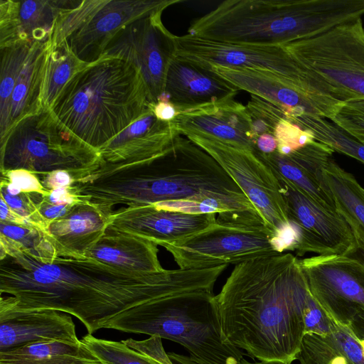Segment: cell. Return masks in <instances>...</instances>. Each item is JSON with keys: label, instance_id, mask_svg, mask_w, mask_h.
<instances>
[{"label": "cell", "instance_id": "cell-1", "mask_svg": "<svg viewBox=\"0 0 364 364\" xmlns=\"http://www.w3.org/2000/svg\"><path fill=\"white\" fill-rule=\"evenodd\" d=\"M0 307L54 309L75 316L92 334L139 304L186 292L213 291L214 267L141 272L93 259L43 262L0 237Z\"/></svg>", "mask_w": 364, "mask_h": 364}, {"label": "cell", "instance_id": "cell-2", "mask_svg": "<svg viewBox=\"0 0 364 364\" xmlns=\"http://www.w3.org/2000/svg\"><path fill=\"white\" fill-rule=\"evenodd\" d=\"M309 295L291 253L236 264L215 295L223 341L261 362L291 364L304 336Z\"/></svg>", "mask_w": 364, "mask_h": 364}, {"label": "cell", "instance_id": "cell-3", "mask_svg": "<svg viewBox=\"0 0 364 364\" xmlns=\"http://www.w3.org/2000/svg\"><path fill=\"white\" fill-rule=\"evenodd\" d=\"M76 193L111 208L191 201L218 214L219 222L264 224L235 181L205 151L187 137L178 136L172 147L149 162L97 170L75 182Z\"/></svg>", "mask_w": 364, "mask_h": 364}, {"label": "cell", "instance_id": "cell-4", "mask_svg": "<svg viewBox=\"0 0 364 364\" xmlns=\"http://www.w3.org/2000/svg\"><path fill=\"white\" fill-rule=\"evenodd\" d=\"M364 0H226L188 34L216 41L284 46L360 18Z\"/></svg>", "mask_w": 364, "mask_h": 364}, {"label": "cell", "instance_id": "cell-5", "mask_svg": "<svg viewBox=\"0 0 364 364\" xmlns=\"http://www.w3.org/2000/svg\"><path fill=\"white\" fill-rule=\"evenodd\" d=\"M152 105L137 68L102 56L73 75L50 110L72 133L99 150Z\"/></svg>", "mask_w": 364, "mask_h": 364}, {"label": "cell", "instance_id": "cell-6", "mask_svg": "<svg viewBox=\"0 0 364 364\" xmlns=\"http://www.w3.org/2000/svg\"><path fill=\"white\" fill-rule=\"evenodd\" d=\"M176 342L203 364H240L243 353L225 343L213 291L170 295L133 306L105 326Z\"/></svg>", "mask_w": 364, "mask_h": 364}, {"label": "cell", "instance_id": "cell-7", "mask_svg": "<svg viewBox=\"0 0 364 364\" xmlns=\"http://www.w3.org/2000/svg\"><path fill=\"white\" fill-rule=\"evenodd\" d=\"M102 164L99 150L72 133L47 107L22 118L0 139L1 173L23 169L39 178L65 171L75 183Z\"/></svg>", "mask_w": 364, "mask_h": 364}, {"label": "cell", "instance_id": "cell-8", "mask_svg": "<svg viewBox=\"0 0 364 364\" xmlns=\"http://www.w3.org/2000/svg\"><path fill=\"white\" fill-rule=\"evenodd\" d=\"M175 56L205 68L214 65L272 73L311 97L330 120L343 102L282 46L221 42L186 34L175 37Z\"/></svg>", "mask_w": 364, "mask_h": 364}, {"label": "cell", "instance_id": "cell-9", "mask_svg": "<svg viewBox=\"0 0 364 364\" xmlns=\"http://www.w3.org/2000/svg\"><path fill=\"white\" fill-rule=\"evenodd\" d=\"M183 0H83L58 18L49 41L51 49L65 43L81 60L91 63L124 27L163 12Z\"/></svg>", "mask_w": 364, "mask_h": 364}, {"label": "cell", "instance_id": "cell-10", "mask_svg": "<svg viewBox=\"0 0 364 364\" xmlns=\"http://www.w3.org/2000/svg\"><path fill=\"white\" fill-rule=\"evenodd\" d=\"M282 46L326 85L338 100L364 98V27L361 18Z\"/></svg>", "mask_w": 364, "mask_h": 364}, {"label": "cell", "instance_id": "cell-11", "mask_svg": "<svg viewBox=\"0 0 364 364\" xmlns=\"http://www.w3.org/2000/svg\"><path fill=\"white\" fill-rule=\"evenodd\" d=\"M187 138L209 154L235 181L265 226L279 240L284 251H294L296 234L288 219L279 182L272 170L253 151L214 139Z\"/></svg>", "mask_w": 364, "mask_h": 364}, {"label": "cell", "instance_id": "cell-12", "mask_svg": "<svg viewBox=\"0 0 364 364\" xmlns=\"http://www.w3.org/2000/svg\"><path fill=\"white\" fill-rule=\"evenodd\" d=\"M164 247L182 269L236 265L284 252L276 235L264 224L218 220L203 230Z\"/></svg>", "mask_w": 364, "mask_h": 364}, {"label": "cell", "instance_id": "cell-13", "mask_svg": "<svg viewBox=\"0 0 364 364\" xmlns=\"http://www.w3.org/2000/svg\"><path fill=\"white\" fill-rule=\"evenodd\" d=\"M162 13L138 19L124 27L102 55L125 60L137 68L153 104L164 93L168 65L175 56L176 36L163 24Z\"/></svg>", "mask_w": 364, "mask_h": 364}, {"label": "cell", "instance_id": "cell-14", "mask_svg": "<svg viewBox=\"0 0 364 364\" xmlns=\"http://www.w3.org/2000/svg\"><path fill=\"white\" fill-rule=\"evenodd\" d=\"M280 185L288 219L296 234L297 255H345L355 245V236L346 220L274 174Z\"/></svg>", "mask_w": 364, "mask_h": 364}, {"label": "cell", "instance_id": "cell-15", "mask_svg": "<svg viewBox=\"0 0 364 364\" xmlns=\"http://www.w3.org/2000/svg\"><path fill=\"white\" fill-rule=\"evenodd\" d=\"M309 289L326 314L346 325L364 308V266L343 255H315L299 259Z\"/></svg>", "mask_w": 364, "mask_h": 364}, {"label": "cell", "instance_id": "cell-16", "mask_svg": "<svg viewBox=\"0 0 364 364\" xmlns=\"http://www.w3.org/2000/svg\"><path fill=\"white\" fill-rule=\"evenodd\" d=\"M179 135L175 120L159 119L151 108L99 149L103 164L98 169L149 162L166 153Z\"/></svg>", "mask_w": 364, "mask_h": 364}, {"label": "cell", "instance_id": "cell-17", "mask_svg": "<svg viewBox=\"0 0 364 364\" xmlns=\"http://www.w3.org/2000/svg\"><path fill=\"white\" fill-rule=\"evenodd\" d=\"M216 213H186L154 205L114 211L108 229L134 235L164 247L198 233L216 220Z\"/></svg>", "mask_w": 364, "mask_h": 364}, {"label": "cell", "instance_id": "cell-18", "mask_svg": "<svg viewBox=\"0 0 364 364\" xmlns=\"http://www.w3.org/2000/svg\"><path fill=\"white\" fill-rule=\"evenodd\" d=\"M181 135L219 140L255 151L256 139L247 107L229 98L180 112L175 118Z\"/></svg>", "mask_w": 364, "mask_h": 364}, {"label": "cell", "instance_id": "cell-19", "mask_svg": "<svg viewBox=\"0 0 364 364\" xmlns=\"http://www.w3.org/2000/svg\"><path fill=\"white\" fill-rule=\"evenodd\" d=\"M77 1L0 0V48L50 40L60 16Z\"/></svg>", "mask_w": 364, "mask_h": 364}, {"label": "cell", "instance_id": "cell-20", "mask_svg": "<svg viewBox=\"0 0 364 364\" xmlns=\"http://www.w3.org/2000/svg\"><path fill=\"white\" fill-rule=\"evenodd\" d=\"M113 212L84 197L65 216L50 222L43 234L57 257L85 259L86 252L107 230Z\"/></svg>", "mask_w": 364, "mask_h": 364}, {"label": "cell", "instance_id": "cell-21", "mask_svg": "<svg viewBox=\"0 0 364 364\" xmlns=\"http://www.w3.org/2000/svg\"><path fill=\"white\" fill-rule=\"evenodd\" d=\"M238 91V88L210 69L174 56L168 65L164 93L158 100L170 102L179 114L234 98Z\"/></svg>", "mask_w": 364, "mask_h": 364}, {"label": "cell", "instance_id": "cell-22", "mask_svg": "<svg viewBox=\"0 0 364 364\" xmlns=\"http://www.w3.org/2000/svg\"><path fill=\"white\" fill-rule=\"evenodd\" d=\"M333 152L329 146L317 141L287 156L277 151L268 154L254 151L274 174L326 208L337 212L323 176V169Z\"/></svg>", "mask_w": 364, "mask_h": 364}, {"label": "cell", "instance_id": "cell-23", "mask_svg": "<svg viewBox=\"0 0 364 364\" xmlns=\"http://www.w3.org/2000/svg\"><path fill=\"white\" fill-rule=\"evenodd\" d=\"M50 341L80 342L68 314L54 309L16 311L0 307V352Z\"/></svg>", "mask_w": 364, "mask_h": 364}, {"label": "cell", "instance_id": "cell-24", "mask_svg": "<svg viewBox=\"0 0 364 364\" xmlns=\"http://www.w3.org/2000/svg\"><path fill=\"white\" fill-rule=\"evenodd\" d=\"M208 69L239 90L247 91L278 107L291 122L304 115L328 119L325 112L311 97L272 73L214 65Z\"/></svg>", "mask_w": 364, "mask_h": 364}, {"label": "cell", "instance_id": "cell-25", "mask_svg": "<svg viewBox=\"0 0 364 364\" xmlns=\"http://www.w3.org/2000/svg\"><path fill=\"white\" fill-rule=\"evenodd\" d=\"M157 246L146 238L107 228L85 257L130 271L161 272L165 269L159 260Z\"/></svg>", "mask_w": 364, "mask_h": 364}, {"label": "cell", "instance_id": "cell-26", "mask_svg": "<svg viewBox=\"0 0 364 364\" xmlns=\"http://www.w3.org/2000/svg\"><path fill=\"white\" fill-rule=\"evenodd\" d=\"M296 360L300 364H364V337L334 321L326 336L304 335Z\"/></svg>", "mask_w": 364, "mask_h": 364}, {"label": "cell", "instance_id": "cell-27", "mask_svg": "<svg viewBox=\"0 0 364 364\" xmlns=\"http://www.w3.org/2000/svg\"><path fill=\"white\" fill-rule=\"evenodd\" d=\"M50 50L49 42L37 43L33 46L11 95L9 130L22 118L45 107L43 91Z\"/></svg>", "mask_w": 364, "mask_h": 364}, {"label": "cell", "instance_id": "cell-28", "mask_svg": "<svg viewBox=\"0 0 364 364\" xmlns=\"http://www.w3.org/2000/svg\"><path fill=\"white\" fill-rule=\"evenodd\" d=\"M80 341L102 364H174L157 336L143 341H114L87 333Z\"/></svg>", "mask_w": 364, "mask_h": 364}, {"label": "cell", "instance_id": "cell-29", "mask_svg": "<svg viewBox=\"0 0 364 364\" xmlns=\"http://www.w3.org/2000/svg\"><path fill=\"white\" fill-rule=\"evenodd\" d=\"M0 364H102L82 343L42 341L0 352Z\"/></svg>", "mask_w": 364, "mask_h": 364}, {"label": "cell", "instance_id": "cell-30", "mask_svg": "<svg viewBox=\"0 0 364 364\" xmlns=\"http://www.w3.org/2000/svg\"><path fill=\"white\" fill-rule=\"evenodd\" d=\"M323 176L337 212L352 230L364 235V188L355 176L342 168L332 158Z\"/></svg>", "mask_w": 364, "mask_h": 364}, {"label": "cell", "instance_id": "cell-31", "mask_svg": "<svg viewBox=\"0 0 364 364\" xmlns=\"http://www.w3.org/2000/svg\"><path fill=\"white\" fill-rule=\"evenodd\" d=\"M293 122L311 131L316 141L327 145L334 152L345 154L364 164V142L332 121L317 116L304 115Z\"/></svg>", "mask_w": 364, "mask_h": 364}, {"label": "cell", "instance_id": "cell-32", "mask_svg": "<svg viewBox=\"0 0 364 364\" xmlns=\"http://www.w3.org/2000/svg\"><path fill=\"white\" fill-rule=\"evenodd\" d=\"M33 46L18 43L0 48V139L9 131L11 95Z\"/></svg>", "mask_w": 364, "mask_h": 364}, {"label": "cell", "instance_id": "cell-33", "mask_svg": "<svg viewBox=\"0 0 364 364\" xmlns=\"http://www.w3.org/2000/svg\"><path fill=\"white\" fill-rule=\"evenodd\" d=\"M88 64L79 59L65 43L50 50L44 77L43 106L50 109L57 96L73 75Z\"/></svg>", "mask_w": 364, "mask_h": 364}, {"label": "cell", "instance_id": "cell-34", "mask_svg": "<svg viewBox=\"0 0 364 364\" xmlns=\"http://www.w3.org/2000/svg\"><path fill=\"white\" fill-rule=\"evenodd\" d=\"M0 235L11 240L18 247L43 262L57 258L43 232L35 227L0 221Z\"/></svg>", "mask_w": 364, "mask_h": 364}, {"label": "cell", "instance_id": "cell-35", "mask_svg": "<svg viewBox=\"0 0 364 364\" xmlns=\"http://www.w3.org/2000/svg\"><path fill=\"white\" fill-rule=\"evenodd\" d=\"M246 107L252 119L256 140L262 134L274 135L277 123L285 118L284 112L278 107L256 95H251Z\"/></svg>", "mask_w": 364, "mask_h": 364}, {"label": "cell", "instance_id": "cell-36", "mask_svg": "<svg viewBox=\"0 0 364 364\" xmlns=\"http://www.w3.org/2000/svg\"><path fill=\"white\" fill-rule=\"evenodd\" d=\"M0 197L12 210L23 218L28 225L43 232L46 230L48 223L41 215L37 206L40 198L39 193L21 192L12 195L3 186H0Z\"/></svg>", "mask_w": 364, "mask_h": 364}, {"label": "cell", "instance_id": "cell-37", "mask_svg": "<svg viewBox=\"0 0 364 364\" xmlns=\"http://www.w3.org/2000/svg\"><path fill=\"white\" fill-rule=\"evenodd\" d=\"M274 136L277 141V151L285 156L316 141L311 131L304 129L285 118L277 123Z\"/></svg>", "mask_w": 364, "mask_h": 364}, {"label": "cell", "instance_id": "cell-38", "mask_svg": "<svg viewBox=\"0 0 364 364\" xmlns=\"http://www.w3.org/2000/svg\"><path fill=\"white\" fill-rule=\"evenodd\" d=\"M331 121L364 142V98L344 101Z\"/></svg>", "mask_w": 364, "mask_h": 364}, {"label": "cell", "instance_id": "cell-39", "mask_svg": "<svg viewBox=\"0 0 364 364\" xmlns=\"http://www.w3.org/2000/svg\"><path fill=\"white\" fill-rule=\"evenodd\" d=\"M0 186L4 187L12 195L25 192L39 193L46 196L49 192L36 174L23 169L1 173Z\"/></svg>", "mask_w": 364, "mask_h": 364}, {"label": "cell", "instance_id": "cell-40", "mask_svg": "<svg viewBox=\"0 0 364 364\" xmlns=\"http://www.w3.org/2000/svg\"><path fill=\"white\" fill-rule=\"evenodd\" d=\"M304 335L324 336L331 333L334 321L318 304L310 292L304 312Z\"/></svg>", "mask_w": 364, "mask_h": 364}, {"label": "cell", "instance_id": "cell-41", "mask_svg": "<svg viewBox=\"0 0 364 364\" xmlns=\"http://www.w3.org/2000/svg\"><path fill=\"white\" fill-rule=\"evenodd\" d=\"M43 198L47 202L55 205H74L84 199V197L77 194L73 184L50 190Z\"/></svg>", "mask_w": 364, "mask_h": 364}, {"label": "cell", "instance_id": "cell-42", "mask_svg": "<svg viewBox=\"0 0 364 364\" xmlns=\"http://www.w3.org/2000/svg\"><path fill=\"white\" fill-rule=\"evenodd\" d=\"M43 187L47 190L72 186L75 180L72 176L65 171H55L39 178Z\"/></svg>", "mask_w": 364, "mask_h": 364}, {"label": "cell", "instance_id": "cell-43", "mask_svg": "<svg viewBox=\"0 0 364 364\" xmlns=\"http://www.w3.org/2000/svg\"><path fill=\"white\" fill-rule=\"evenodd\" d=\"M73 205L52 204L45 200L43 198V200L38 205V210L41 215L49 224L50 222L65 216Z\"/></svg>", "mask_w": 364, "mask_h": 364}, {"label": "cell", "instance_id": "cell-44", "mask_svg": "<svg viewBox=\"0 0 364 364\" xmlns=\"http://www.w3.org/2000/svg\"><path fill=\"white\" fill-rule=\"evenodd\" d=\"M152 111L155 116L164 122H171L178 115L176 108L170 102L165 100H158L151 105Z\"/></svg>", "mask_w": 364, "mask_h": 364}, {"label": "cell", "instance_id": "cell-45", "mask_svg": "<svg viewBox=\"0 0 364 364\" xmlns=\"http://www.w3.org/2000/svg\"><path fill=\"white\" fill-rule=\"evenodd\" d=\"M277 141L273 134H262L256 140L255 150L262 154H271L277 151Z\"/></svg>", "mask_w": 364, "mask_h": 364}, {"label": "cell", "instance_id": "cell-46", "mask_svg": "<svg viewBox=\"0 0 364 364\" xmlns=\"http://www.w3.org/2000/svg\"><path fill=\"white\" fill-rule=\"evenodd\" d=\"M355 236V243L343 256L353 259L364 266V235L353 230Z\"/></svg>", "mask_w": 364, "mask_h": 364}, {"label": "cell", "instance_id": "cell-47", "mask_svg": "<svg viewBox=\"0 0 364 364\" xmlns=\"http://www.w3.org/2000/svg\"><path fill=\"white\" fill-rule=\"evenodd\" d=\"M0 221L28 225L23 218L10 208L2 198L0 199Z\"/></svg>", "mask_w": 364, "mask_h": 364}, {"label": "cell", "instance_id": "cell-48", "mask_svg": "<svg viewBox=\"0 0 364 364\" xmlns=\"http://www.w3.org/2000/svg\"><path fill=\"white\" fill-rule=\"evenodd\" d=\"M168 354L174 364H203L191 355H186L173 352Z\"/></svg>", "mask_w": 364, "mask_h": 364}, {"label": "cell", "instance_id": "cell-49", "mask_svg": "<svg viewBox=\"0 0 364 364\" xmlns=\"http://www.w3.org/2000/svg\"><path fill=\"white\" fill-rule=\"evenodd\" d=\"M240 364H284L279 362H258V363H250L245 360V358H242L241 360Z\"/></svg>", "mask_w": 364, "mask_h": 364}]
</instances>
